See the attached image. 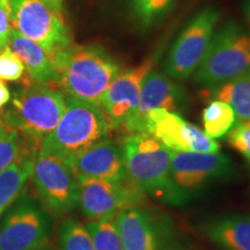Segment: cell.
Returning a JSON list of instances; mask_svg holds the SVG:
<instances>
[{
  "instance_id": "3957f363",
  "label": "cell",
  "mask_w": 250,
  "mask_h": 250,
  "mask_svg": "<svg viewBox=\"0 0 250 250\" xmlns=\"http://www.w3.org/2000/svg\"><path fill=\"white\" fill-rule=\"evenodd\" d=\"M65 110V95L48 83H34L14 96L2 121L21 134L33 154L41 148Z\"/></svg>"
},
{
  "instance_id": "30bf717a",
  "label": "cell",
  "mask_w": 250,
  "mask_h": 250,
  "mask_svg": "<svg viewBox=\"0 0 250 250\" xmlns=\"http://www.w3.org/2000/svg\"><path fill=\"white\" fill-rule=\"evenodd\" d=\"M79 181V205L83 215L90 220L116 217L126 208H137L144 192L130 177L124 181L81 179Z\"/></svg>"
},
{
  "instance_id": "ba28073f",
  "label": "cell",
  "mask_w": 250,
  "mask_h": 250,
  "mask_svg": "<svg viewBox=\"0 0 250 250\" xmlns=\"http://www.w3.org/2000/svg\"><path fill=\"white\" fill-rule=\"evenodd\" d=\"M50 232L48 214L33 199L20 196L0 224V250H39Z\"/></svg>"
},
{
  "instance_id": "83f0119b",
  "label": "cell",
  "mask_w": 250,
  "mask_h": 250,
  "mask_svg": "<svg viewBox=\"0 0 250 250\" xmlns=\"http://www.w3.org/2000/svg\"><path fill=\"white\" fill-rule=\"evenodd\" d=\"M170 2L171 0H148L142 17H140V20L146 24L151 23L154 19L159 18L164 13Z\"/></svg>"
},
{
  "instance_id": "4316f807",
  "label": "cell",
  "mask_w": 250,
  "mask_h": 250,
  "mask_svg": "<svg viewBox=\"0 0 250 250\" xmlns=\"http://www.w3.org/2000/svg\"><path fill=\"white\" fill-rule=\"evenodd\" d=\"M12 31L9 0H0V51L7 46Z\"/></svg>"
},
{
  "instance_id": "ffe728a7",
  "label": "cell",
  "mask_w": 250,
  "mask_h": 250,
  "mask_svg": "<svg viewBox=\"0 0 250 250\" xmlns=\"http://www.w3.org/2000/svg\"><path fill=\"white\" fill-rule=\"evenodd\" d=\"M34 156H27L14 162L0 173V215L11 208L22 193V190L33 171Z\"/></svg>"
},
{
  "instance_id": "4dcf8cb0",
  "label": "cell",
  "mask_w": 250,
  "mask_h": 250,
  "mask_svg": "<svg viewBox=\"0 0 250 250\" xmlns=\"http://www.w3.org/2000/svg\"><path fill=\"white\" fill-rule=\"evenodd\" d=\"M44 1L49 7H51L54 11L59 12L62 13V0H42Z\"/></svg>"
},
{
  "instance_id": "52a82bcc",
  "label": "cell",
  "mask_w": 250,
  "mask_h": 250,
  "mask_svg": "<svg viewBox=\"0 0 250 250\" xmlns=\"http://www.w3.org/2000/svg\"><path fill=\"white\" fill-rule=\"evenodd\" d=\"M31 179L50 211L62 214L79 204V181L67 164L39 149L34 156Z\"/></svg>"
},
{
  "instance_id": "4fadbf2b",
  "label": "cell",
  "mask_w": 250,
  "mask_h": 250,
  "mask_svg": "<svg viewBox=\"0 0 250 250\" xmlns=\"http://www.w3.org/2000/svg\"><path fill=\"white\" fill-rule=\"evenodd\" d=\"M155 57H149L139 66L122 72L103 94L100 108L107 118L110 130L124 126L137 108L144 78L154 66Z\"/></svg>"
},
{
  "instance_id": "9a60e30c",
  "label": "cell",
  "mask_w": 250,
  "mask_h": 250,
  "mask_svg": "<svg viewBox=\"0 0 250 250\" xmlns=\"http://www.w3.org/2000/svg\"><path fill=\"white\" fill-rule=\"evenodd\" d=\"M70 167L78 180L124 181L129 179L122 146L107 138L80 153L71 162Z\"/></svg>"
},
{
  "instance_id": "6da1fadb",
  "label": "cell",
  "mask_w": 250,
  "mask_h": 250,
  "mask_svg": "<svg viewBox=\"0 0 250 250\" xmlns=\"http://www.w3.org/2000/svg\"><path fill=\"white\" fill-rule=\"evenodd\" d=\"M56 85L67 98L100 105L103 94L121 73L120 64L95 45H68L52 55Z\"/></svg>"
},
{
  "instance_id": "9c48e42d",
  "label": "cell",
  "mask_w": 250,
  "mask_h": 250,
  "mask_svg": "<svg viewBox=\"0 0 250 250\" xmlns=\"http://www.w3.org/2000/svg\"><path fill=\"white\" fill-rule=\"evenodd\" d=\"M218 19L217 9L205 7L189 21L168 55L165 65L168 76L183 80L195 73L210 44Z\"/></svg>"
},
{
  "instance_id": "5b68a950",
  "label": "cell",
  "mask_w": 250,
  "mask_h": 250,
  "mask_svg": "<svg viewBox=\"0 0 250 250\" xmlns=\"http://www.w3.org/2000/svg\"><path fill=\"white\" fill-rule=\"evenodd\" d=\"M249 72L250 35L237 23L228 22L212 36L195 81L211 88Z\"/></svg>"
},
{
  "instance_id": "44dd1931",
  "label": "cell",
  "mask_w": 250,
  "mask_h": 250,
  "mask_svg": "<svg viewBox=\"0 0 250 250\" xmlns=\"http://www.w3.org/2000/svg\"><path fill=\"white\" fill-rule=\"evenodd\" d=\"M202 122L204 132L212 139H219L235 126L236 117L227 103L212 100L203 110Z\"/></svg>"
},
{
  "instance_id": "8fae6325",
  "label": "cell",
  "mask_w": 250,
  "mask_h": 250,
  "mask_svg": "<svg viewBox=\"0 0 250 250\" xmlns=\"http://www.w3.org/2000/svg\"><path fill=\"white\" fill-rule=\"evenodd\" d=\"M145 132L166 147L176 152L217 153L220 145L202 129L184 121L179 114L165 109L149 112L145 120Z\"/></svg>"
},
{
  "instance_id": "5bb4252c",
  "label": "cell",
  "mask_w": 250,
  "mask_h": 250,
  "mask_svg": "<svg viewBox=\"0 0 250 250\" xmlns=\"http://www.w3.org/2000/svg\"><path fill=\"white\" fill-rule=\"evenodd\" d=\"M186 102L184 93L169 78L156 71H149L144 78L137 108L125 122V130L130 134L145 132V120L156 109L179 111Z\"/></svg>"
},
{
  "instance_id": "1f68e13d",
  "label": "cell",
  "mask_w": 250,
  "mask_h": 250,
  "mask_svg": "<svg viewBox=\"0 0 250 250\" xmlns=\"http://www.w3.org/2000/svg\"><path fill=\"white\" fill-rule=\"evenodd\" d=\"M245 13H246V17H247V20H248L249 26H250V1L246 2V5H245Z\"/></svg>"
},
{
  "instance_id": "f1b7e54d",
  "label": "cell",
  "mask_w": 250,
  "mask_h": 250,
  "mask_svg": "<svg viewBox=\"0 0 250 250\" xmlns=\"http://www.w3.org/2000/svg\"><path fill=\"white\" fill-rule=\"evenodd\" d=\"M9 100H11V93H9V89L4 83V81L0 80V110L7 104Z\"/></svg>"
},
{
  "instance_id": "d6986e66",
  "label": "cell",
  "mask_w": 250,
  "mask_h": 250,
  "mask_svg": "<svg viewBox=\"0 0 250 250\" xmlns=\"http://www.w3.org/2000/svg\"><path fill=\"white\" fill-rule=\"evenodd\" d=\"M208 95L225 102L233 109L236 124L250 121V72L234 78L217 87H211Z\"/></svg>"
},
{
  "instance_id": "2e32d148",
  "label": "cell",
  "mask_w": 250,
  "mask_h": 250,
  "mask_svg": "<svg viewBox=\"0 0 250 250\" xmlns=\"http://www.w3.org/2000/svg\"><path fill=\"white\" fill-rule=\"evenodd\" d=\"M115 223L124 250H159L156 227L146 211L126 208L116 214Z\"/></svg>"
},
{
  "instance_id": "484cf974",
  "label": "cell",
  "mask_w": 250,
  "mask_h": 250,
  "mask_svg": "<svg viewBox=\"0 0 250 250\" xmlns=\"http://www.w3.org/2000/svg\"><path fill=\"white\" fill-rule=\"evenodd\" d=\"M228 144L250 161V121L236 124L228 132Z\"/></svg>"
},
{
  "instance_id": "ac0fdd59",
  "label": "cell",
  "mask_w": 250,
  "mask_h": 250,
  "mask_svg": "<svg viewBox=\"0 0 250 250\" xmlns=\"http://www.w3.org/2000/svg\"><path fill=\"white\" fill-rule=\"evenodd\" d=\"M7 45L22 62L24 68L34 83L48 85L50 83H56L57 73L54 59L42 46L22 36L13 28Z\"/></svg>"
},
{
  "instance_id": "8992f818",
  "label": "cell",
  "mask_w": 250,
  "mask_h": 250,
  "mask_svg": "<svg viewBox=\"0 0 250 250\" xmlns=\"http://www.w3.org/2000/svg\"><path fill=\"white\" fill-rule=\"evenodd\" d=\"M12 28L50 55L72 44L62 13L42 0H9Z\"/></svg>"
},
{
  "instance_id": "d4e9b609",
  "label": "cell",
  "mask_w": 250,
  "mask_h": 250,
  "mask_svg": "<svg viewBox=\"0 0 250 250\" xmlns=\"http://www.w3.org/2000/svg\"><path fill=\"white\" fill-rule=\"evenodd\" d=\"M24 73V66L20 58L12 51L9 46H5L0 51V80L18 81Z\"/></svg>"
},
{
  "instance_id": "7402d4cb",
  "label": "cell",
  "mask_w": 250,
  "mask_h": 250,
  "mask_svg": "<svg viewBox=\"0 0 250 250\" xmlns=\"http://www.w3.org/2000/svg\"><path fill=\"white\" fill-rule=\"evenodd\" d=\"M31 155L35 154L28 149L21 134L2 122L0 127V173L14 162Z\"/></svg>"
},
{
  "instance_id": "7a4b0ae2",
  "label": "cell",
  "mask_w": 250,
  "mask_h": 250,
  "mask_svg": "<svg viewBox=\"0 0 250 250\" xmlns=\"http://www.w3.org/2000/svg\"><path fill=\"white\" fill-rule=\"evenodd\" d=\"M122 149L127 176L144 193L166 204L186 203V191L171 177L169 148L144 132L127 136Z\"/></svg>"
},
{
  "instance_id": "277c9868",
  "label": "cell",
  "mask_w": 250,
  "mask_h": 250,
  "mask_svg": "<svg viewBox=\"0 0 250 250\" xmlns=\"http://www.w3.org/2000/svg\"><path fill=\"white\" fill-rule=\"evenodd\" d=\"M110 126L100 105L65 96L64 114L41 149L70 166L80 153L107 138Z\"/></svg>"
},
{
  "instance_id": "cb8c5ba5",
  "label": "cell",
  "mask_w": 250,
  "mask_h": 250,
  "mask_svg": "<svg viewBox=\"0 0 250 250\" xmlns=\"http://www.w3.org/2000/svg\"><path fill=\"white\" fill-rule=\"evenodd\" d=\"M61 250H95L86 226L74 219H65L59 228Z\"/></svg>"
},
{
  "instance_id": "7c38bea8",
  "label": "cell",
  "mask_w": 250,
  "mask_h": 250,
  "mask_svg": "<svg viewBox=\"0 0 250 250\" xmlns=\"http://www.w3.org/2000/svg\"><path fill=\"white\" fill-rule=\"evenodd\" d=\"M171 177L184 190L197 189L205 184L232 177L234 165L223 153L176 152L170 149Z\"/></svg>"
},
{
  "instance_id": "836d02e7",
  "label": "cell",
  "mask_w": 250,
  "mask_h": 250,
  "mask_svg": "<svg viewBox=\"0 0 250 250\" xmlns=\"http://www.w3.org/2000/svg\"><path fill=\"white\" fill-rule=\"evenodd\" d=\"M1 125H2V121L0 120V127H1Z\"/></svg>"
},
{
  "instance_id": "f546056e",
  "label": "cell",
  "mask_w": 250,
  "mask_h": 250,
  "mask_svg": "<svg viewBox=\"0 0 250 250\" xmlns=\"http://www.w3.org/2000/svg\"><path fill=\"white\" fill-rule=\"evenodd\" d=\"M147 1L148 0H132L133 7H134V9H136L137 14H138L139 18L142 17L144 9H145L146 5H147Z\"/></svg>"
},
{
  "instance_id": "603a6c76",
  "label": "cell",
  "mask_w": 250,
  "mask_h": 250,
  "mask_svg": "<svg viewBox=\"0 0 250 250\" xmlns=\"http://www.w3.org/2000/svg\"><path fill=\"white\" fill-rule=\"evenodd\" d=\"M95 250H124L115 217L90 220L86 225Z\"/></svg>"
},
{
  "instance_id": "e0dca14e",
  "label": "cell",
  "mask_w": 250,
  "mask_h": 250,
  "mask_svg": "<svg viewBox=\"0 0 250 250\" xmlns=\"http://www.w3.org/2000/svg\"><path fill=\"white\" fill-rule=\"evenodd\" d=\"M202 232L224 250H250V214L220 215L204 223Z\"/></svg>"
},
{
  "instance_id": "d6a6232c",
  "label": "cell",
  "mask_w": 250,
  "mask_h": 250,
  "mask_svg": "<svg viewBox=\"0 0 250 250\" xmlns=\"http://www.w3.org/2000/svg\"><path fill=\"white\" fill-rule=\"evenodd\" d=\"M165 250H187V249L181 248V247H169V248H167V249H165Z\"/></svg>"
}]
</instances>
